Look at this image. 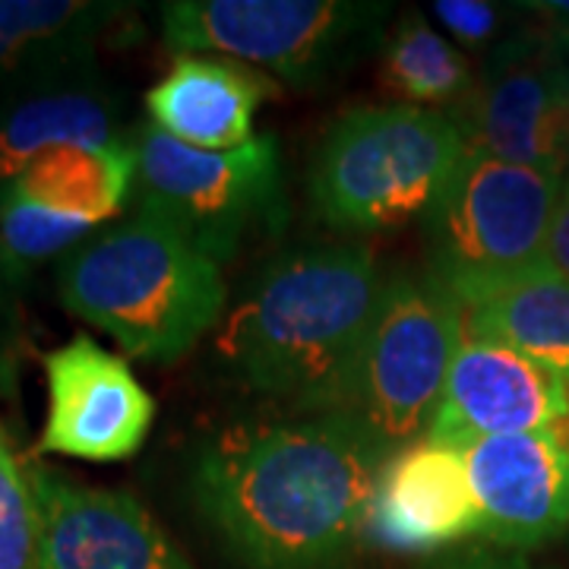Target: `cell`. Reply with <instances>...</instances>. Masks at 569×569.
I'll return each mask as SVG.
<instances>
[{"label": "cell", "mask_w": 569, "mask_h": 569, "mask_svg": "<svg viewBox=\"0 0 569 569\" xmlns=\"http://www.w3.org/2000/svg\"><path fill=\"white\" fill-rule=\"evenodd\" d=\"M548 263L553 272L569 279V171L563 174V183H560V197H557L553 222H550Z\"/></svg>", "instance_id": "cell-25"}, {"label": "cell", "mask_w": 569, "mask_h": 569, "mask_svg": "<svg viewBox=\"0 0 569 569\" xmlns=\"http://www.w3.org/2000/svg\"><path fill=\"white\" fill-rule=\"evenodd\" d=\"M468 149L563 178L569 171V86L557 36L500 39L466 102L452 108Z\"/></svg>", "instance_id": "cell-9"}, {"label": "cell", "mask_w": 569, "mask_h": 569, "mask_svg": "<svg viewBox=\"0 0 569 569\" xmlns=\"http://www.w3.org/2000/svg\"><path fill=\"white\" fill-rule=\"evenodd\" d=\"M387 456L326 411L228 427L200 447L190 493L244 569H336L367 541Z\"/></svg>", "instance_id": "cell-1"}, {"label": "cell", "mask_w": 569, "mask_h": 569, "mask_svg": "<svg viewBox=\"0 0 569 569\" xmlns=\"http://www.w3.org/2000/svg\"><path fill=\"white\" fill-rule=\"evenodd\" d=\"M272 96L257 67L219 54H181L146 92V121L206 152L241 149L253 140V114Z\"/></svg>", "instance_id": "cell-15"}, {"label": "cell", "mask_w": 569, "mask_h": 569, "mask_svg": "<svg viewBox=\"0 0 569 569\" xmlns=\"http://www.w3.org/2000/svg\"><path fill=\"white\" fill-rule=\"evenodd\" d=\"M563 178L468 149L437 206L421 222L427 272L462 305L548 263V234Z\"/></svg>", "instance_id": "cell-7"}, {"label": "cell", "mask_w": 569, "mask_h": 569, "mask_svg": "<svg viewBox=\"0 0 569 569\" xmlns=\"http://www.w3.org/2000/svg\"><path fill=\"white\" fill-rule=\"evenodd\" d=\"M39 503L41 569H193L130 493L89 488L29 466Z\"/></svg>", "instance_id": "cell-13"}, {"label": "cell", "mask_w": 569, "mask_h": 569, "mask_svg": "<svg viewBox=\"0 0 569 569\" xmlns=\"http://www.w3.org/2000/svg\"><path fill=\"white\" fill-rule=\"evenodd\" d=\"M553 36H557V48H560L563 67H567V86H569V29L567 26H557V29H553Z\"/></svg>", "instance_id": "cell-28"}, {"label": "cell", "mask_w": 569, "mask_h": 569, "mask_svg": "<svg viewBox=\"0 0 569 569\" xmlns=\"http://www.w3.org/2000/svg\"><path fill=\"white\" fill-rule=\"evenodd\" d=\"M433 17L447 26V32L466 48H493V39L503 22V7L481 0H437Z\"/></svg>", "instance_id": "cell-23"}, {"label": "cell", "mask_w": 569, "mask_h": 569, "mask_svg": "<svg viewBox=\"0 0 569 569\" xmlns=\"http://www.w3.org/2000/svg\"><path fill=\"white\" fill-rule=\"evenodd\" d=\"M468 326L557 373L569 387V279L541 269L466 310Z\"/></svg>", "instance_id": "cell-19"}, {"label": "cell", "mask_w": 569, "mask_h": 569, "mask_svg": "<svg viewBox=\"0 0 569 569\" xmlns=\"http://www.w3.org/2000/svg\"><path fill=\"white\" fill-rule=\"evenodd\" d=\"M478 535V507L462 449L418 440L389 456L367 519V545L425 553Z\"/></svg>", "instance_id": "cell-14"}, {"label": "cell", "mask_w": 569, "mask_h": 569, "mask_svg": "<svg viewBox=\"0 0 569 569\" xmlns=\"http://www.w3.org/2000/svg\"><path fill=\"white\" fill-rule=\"evenodd\" d=\"M569 387L526 355L468 326L449 367L443 399L427 430L430 440L466 449L488 437H509L563 425Z\"/></svg>", "instance_id": "cell-11"}, {"label": "cell", "mask_w": 569, "mask_h": 569, "mask_svg": "<svg viewBox=\"0 0 569 569\" xmlns=\"http://www.w3.org/2000/svg\"><path fill=\"white\" fill-rule=\"evenodd\" d=\"M529 7H535V10H548L550 17H557V20H560V26H567L569 29V3L567 0H553V3H529Z\"/></svg>", "instance_id": "cell-27"}, {"label": "cell", "mask_w": 569, "mask_h": 569, "mask_svg": "<svg viewBox=\"0 0 569 569\" xmlns=\"http://www.w3.org/2000/svg\"><path fill=\"white\" fill-rule=\"evenodd\" d=\"M133 142L114 146H63L41 156L0 197L17 193L63 216L92 224L121 216L133 197Z\"/></svg>", "instance_id": "cell-18"}, {"label": "cell", "mask_w": 569, "mask_h": 569, "mask_svg": "<svg viewBox=\"0 0 569 569\" xmlns=\"http://www.w3.org/2000/svg\"><path fill=\"white\" fill-rule=\"evenodd\" d=\"M39 503L10 433L0 427V569H41Z\"/></svg>", "instance_id": "cell-22"}, {"label": "cell", "mask_w": 569, "mask_h": 569, "mask_svg": "<svg viewBox=\"0 0 569 569\" xmlns=\"http://www.w3.org/2000/svg\"><path fill=\"white\" fill-rule=\"evenodd\" d=\"M96 228L99 224L54 212L17 193L0 197V257L20 284H26L41 263L61 253L67 257L73 247H80Z\"/></svg>", "instance_id": "cell-21"}, {"label": "cell", "mask_w": 569, "mask_h": 569, "mask_svg": "<svg viewBox=\"0 0 569 569\" xmlns=\"http://www.w3.org/2000/svg\"><path fill=\"white\" fill-rule=\"evenodd\" d=\"M127 3L0 0V96L96 70V44Z\"/></svg>", "instance_id": "cell-17"}, {"label": "cell", "mask_w": 569, "mask_h": 569, "mask_svg": "<svg viewBox=\"0 0 569 569\" xmlns=\"http://www.w3.org/2000/svg\"><path fill=\"white\" fill-rule=\"evenodd\" d=\"M466 305L430 272H396L336 415L383 456L425 440L462 346Z\"/></svg>", "instance_id": "cell-8"}, {"label": "cell", "mask_w": 569, "mask_h": 569, "mask_svg": "<svg viewBox=\"0 0 569 569\" xmlns=\"http://www.w3.org/2000/svg\"><path fill=\"white\" fill-rule=\"evenodd\" d=\"M462 456L478 535L493 548H538L569 529V418L548 430L478 440Z\"/></svg>", "instance_id": "cell-12"}, {"label": "cell", "mask_w": 569, "mask_h": 569, "mask_svg": "<svg viewBox=\"0 0 569 569\" xmlns=\"http://www.w3.org/2000/svg\"><path fill=\"white\" fill-rule=\"evenodd\" d=\"M61 305L152 365L181 361L224 317L222 266L152 212L92 231L58 269Z\"/></svg>", "instance_id": "cell-3"}, {"label": "cell", "mask_w": 569, "mask_h": 569, "mask_svg": "<svg viewBox=\"0 0 569 569\" xmlns=\"http://www.w3.org/2000/svg\"><path fill=\"white\" fill-rule=\"evenodd\" d=\"M123 140L130 133L121 127V102L96 70L0 96V193L54 149Z\"/></svg>", "instance_id": "cell-16"}, {"label": "cell", "mask_w": 569, "mask_h": 569, "mask_svg": "<svg viewBox=\"0 0 569 569\" xmlns=\"http://www.w3.org/2000/svg\"><path fill=\"white\" fill-rule=\"evenodd\" d=\"M130 142L137 159L130 203L174 224L209 260L231 263L250 241L284 231V159L272 133L241 149L206 152L142 121Z\"/></svg>", "instance_id": "cell-6"}, {"label": "cell", "mask_w": 569, "mask_h": 569, "mask_svg": "<svg viewBox=\"0 0 569 569\" xmlns=\"http://www.w3.org/2000/svg\"><path fill=\"white\" fill-rule=\"evenodd\" d=\"M383 291L367 247L288 250L224 317L216 351L241 387L310 415L339 411Z\"/></svg>", "instance_id": "cell-2"}, {"label": "cell", "mask_w": 569, "mask_h": 569, "mask_svg": "<svg viewBox=\"0 0 569 569\" xmlns=\"http://www.w3.org/2000/svg\"><path fill=\"white\" fill-rule=\"evenodd\" d=\"M41 367L48 415L39 452L86 462H121L140 452L156 421V399L123 358L89 336H73L67 346L48 351Z\"/></svg>", "instance_id": "cell-10"}, {"label": "cell", "mask_w": 569, "mask_h": 569, "mask_svg": "<svg viewBox=\"0 0 569 569\" xmlns=\"http://www.w3.org/2000/svg\"><path fill=\"white\" fill-rule=\"evenodd\" d=\"M159 10L171 51L263 67L301 92L332 86L377 54L392 17L380 0H171Z\"/></svg>", "instance_id": "cell-5"}, {"label": "cell", "mask_w": 569, "mask_h": 569, "mask_svg": "<svg viewBox=\"0 0 569 569\" xmlns=\"http://www.w3.org/2000/svg\"><path fill=\"white\" fill-rule=\"evenodd\" d=\"M22 284L10 276V269L0 257V351L7 348L10 336H13V326H17V291Z\"/></svg>", "instance_id": "cell-26"}, {"label": "cell", "mask_w": 569, "mask_h": 569, "mask_svg": "<svg viewBox=\"0 0 569 569\" xmlns=\"http://www.w3.org/2000/svg\"><path fill=\"white\" fill-rule=\"evenodd\" d=\"M430 569H535L519 553V550L507 548H485V545H475V548H462L447 553L443 560H437Z\"/></svg>", "instance_id": "cell-24"}, {"label": "cell", "mask_w": 569, "mask_h": 569, "mask_svg": "<svg viewBox=\"0 0 569 569\" xmlns=\"http://www.w3.org/2000/svg\"><path fill=\"white\" fill-rule=\"evenodd\" d=\"M383 82L408 104L447 108L466 102L475 89L468 58L430 22L408 10L383 41Z\"/></svg>", "instance_id": "cell-20"}, {"label": "cell", "mask_w": 569, "mask_h": 569, "mask_svg": "<svg viewBox=\"0 0 569 569\" xmlns=\"http://www.w3.org/2000/svg\"><path fill=\"white\" fill-rule=\"evenodd\" d=\"M468 146L452 111L392 102L346 111L310 168V203L336 231L425 222Z\"/></svg>", "instance_id": "cell-4"}]
</instances>
